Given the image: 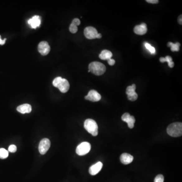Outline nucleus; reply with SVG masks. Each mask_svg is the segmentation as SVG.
<instances>
[{
	"label": "nucleus",
	"mask_w": 182,
	"mask_h": 182,
	"mask_svg": "<svg viewBox=\"0 0 182 182\" xmlns=\"http://www.w3.org/2000/svg\"><path fill=\"white\" fill-rule=\"evenodd\" d=\"M53 85L56 88H58L62 93H66L69 89L70 85L68 81L61 77H57L53 82Z\"/></svg>",
	"instance_id": "nucleus-1"
},
{
	"label": "nucleus",
	"mask_w": 182,
	"mask_h": 182,
	"mask_svg": "<svg viewBox=\"0 0 182 182\" xmlns=\"http://www.w3.org/2000/svg\"><path fill=\"white\" fill-rule=\"evenodd\" d=\"M167 133L170 136L179 137L182 135V124L175 123L170 124L167 127Z\"/></svg>",
	"instance_id": "nucleus-2"
},
{
	"label": "nucleus",
	"mask_w": 182,
	"mask_h": 182,
	"mask_svg": "<svg viewBox=\"0 0 182 182\" xmlns=\"http://www.w3.org/2000/svg\"><path fill=\"white\" fill-rule=\"evenodd\" d=\"M106 66L99 62H91L89 65V70L96 76H101L106 71Z\"/></svg>",
	"instance_id": "nucleus-3"
},
{
	"label": "nucleus",
	"mask_w": 182,
	"mask_h": 182,
	"mask_svg": "<svg viewBox=\"0 0 182 182\" xmlns=\"http://www.w3.org/2000/svg\"><path fill=\"white\" fill-rule=\"evenodd\" d=\"M84 128L93 136H97L98 134V127L97 123L92 119H87L84 123Z\"/></svg>",
	"instance_id": "nucleus-4"
},
{
	"label": "nucleus",
	"mask_w": 182,
	"mask_h": 182,
	"mask_svg": "<svg viewBox=\"0 0 182 182\" xmlns=\"http://www.w3.org/2000/svg\"><path fill=\"white\" fill-rule=\"evenodd\" d=\"M91 148V146L90 144L86 142H84L81 143L77 147L76 149V153L77 155L83 156L88 154L90 151Z\"/></svg>",
	"instance_id": "nucleus-5"
},
{
	"label": "nucleus",
	"mask_w": 182,
	"mask_h": 182,
	"mask_svg": "<svg viewBox=\"0 0 182 182\" xmlns=\"http://www.w3.org/2000/svg\"><path fill=\"white\" fill-rule=\"evenodd\" d=\"M51 143L50 141L47 138H44L40 141L39 146V152L41 154L44 155L47 152L49 149L50 148Z\"/></svg>",
	"instance_id": "nucleus-6"
},
{
	"label": "nucleus",
	"mask_w": 182,
	"mask_h": 182,
	"mask_svg": "<svg viewBox=\"0 0 182 182\" xmlns=\"http://www.w3.org/2000/svg\"><path fill=\"white\" fill-rule=\"evenodd\" d=\"M98 31L97 30L92 26H88L84 30V35L86 38L88 39H95L97 38L98 35Z\"/></svg>",
	"instance_id": "nucleus-7"
},
{
	"label": "nucleus",
	"mask_w": 182,
	"mask_h": 182,
	"mask_svg": "<svg viewBox=\"0 0 182 182\" xmlns=\"http://www.w3.org/2000/svg\"><path fill=\"white\" fill-rule=\"evenodd\" d=\"M38 51L42 55H47L50 51V46L46 41L40 42L38 46Z\"/></svg>",
	"instance_id": "nucleus-8"
},
{
	"label": "nucleus",
	"mask_w": 182,
	"mask_h": 182,
	"mask_svg": "<svg viewBox=\"0 0 182 182\" xmlns=\"http://www.w3.org/2000/svg\"><path fill=\"white\" fill-rule=\"evenodd\" d=\"M85 99L92 102H98L101 100V96L99 93L95 90H91L88 94L85 97Z\"/></svg>",
	"instance_id": "nucleus-9"
},
{
	"label": "nucleus",
	"mask_w": 182,
	"mask_h": 182,
	"mask_svg": "<svg viewBox=\"0 0 182 182\" xmlns=\"http://www.w3.org/2000/svg\"><path fill=\"white\" fill-rule=\"evenodd\" d=\"M121 119L123 121L127 123L129 128H133L134 127L135 120V117L131 116L128 113H125L121 116Z\"/></svg>",
	"instance_id": "nucleus-10"
},
{
	"label": "nucleus",
	"mask_w": 182,
	"mask_h": 182,
	"mask_svg": "<svg viewBox=\"0 0 182 182\" xmlns=\"http://www.w3.org/2000/svg\"><path fill=\"white\" fill-rule=\"evenodd\" d=\"M40 17L38 15H35L32 17L31 18L29 19L28 21V23L32 28H37L39 27L41 23V19Z\"/></svg>",
	"instance_id": "nucleus-11"
},
{
	"label": "nucleus",
	"mask_w": 182,
	"mask_h": 182,
	"mask_svg": "<svg viewBox=\"0 0 182 182\" xmlns=\"http://www.w3.org/2000/svg\"><path fill=\"white\" fill-rule=\"evenodd\" d=\"M103 167V164L101 162H98L96 164L91 166L89 169V173L92 175H96L101 170Z\"/></svg>",
	"instance_id": "nucleus-12"
},
{
	"label": "nucleus",
	"mask_w": 182,
	"mask_h": 182,
	"mask_svg": "<svg viewBox=\"0 0 182 182\" xmlns=\"http://www.w3.org/2000/svg\"><path fill=\"white\" fill-rule=\"evenodd\" d=\"M135 34L138 35H143L147 32V25L145 23H142L140 25L135 26L133 30Z\"/></svg>",
	"instance_id": "nucleus-13"
},
{
	"label": "nucleus",
	"mask_w": 182,
	"mask_h": 182,
	"mask_svg": "<svg viewBox=\"0 0 182 182\" xmlns=\"http://www.w3.org/2000/svg\"><path fill=\"white\" fill-rule=\"evenodd\" d=\"M133 159L132 155L127 153L122 154L120 157V161L124 165H128L133 161Z\"/></svg>",
	"instance_id": "nucleus-14"
},
{
	"label": "nucleus",
	"mask_w": 182,
	"mask_h": 182,
	"mask_svg": "<svg viewBox=\"0 0 182 182\" xmlns=\"http://www.w3.org/2000/svg\"><path fill=\"white\" fill-rule=\"evenodd\" d=\"M31 110H32V108H31V105L28 104H22L18 106L17 108V111L22 114L30 113L31 112Z\"/></svg>",
	"instance_id": "nucleus-15"
},
{
	"label": "nucleus",
	"mask_w": 182,
	"mask_h": 182,
	"mask_svg": "<svg viewBox=\"0 0 182 182\" xmlns=\"http://www.w3.org/2000/svg\"><path fill=\"white\" fill-rule=\"evenodd\" d=\"M99 57V58L101 59L108 60L110 59L112 57V53L109 50H103L101 52Z\"/></svg>",
	"instance_id": "nucleus-16"
},
{
	"label": "nucleus",
	"mask_w": 182,
	"mask_h": 182,
	"mask_svg": "<svg viewBox=\"0 0 182 182\" xmlns=\"http://www.w3.org/2000/svg\"><path fill=\"white\" fill-rule=\"evenodd\" d=\"M159 60L161 63H164L165 62H167L169 64L170 68H173L174 66V63L173 61V59L170 56H167L165 58L164 57H161L159 59Z\"/></svg>",
	"instance_id": "nucleus-17"
},
{
	"label": "nucleus",
	"mask_w": 182,
	"mask_h": 182,
	"mask_svg": "<svg viewBox=\"0 0 182 182\" xmlns=\"http://www.w3.org/2000/svg\"><path fill=\"white\" fill-rule=\"evenodd\" d=\"M167 46L170 47L171 51L178 52L180 50V44L179 43H176L174 44L173 43H171V42H169L167 44Z\"/></svg>",
	"instance_id": "nucleus-18"
},
{
	"label": "nucleus",
	"mask_w": 182,
	"mask_h": 182,
	"mask_svg": "<svg viewBox=\"0 0 182 182\" xmlns=\"http://www.w3.org/2000/svg\"><path fill=\"white\" fill-rule=\"evenodd\" d=\"M136 89V86L135 84H133L132 86H128L126 90V94L127 95H130L133 94L134 93H136L135 90Z\"/></svg>",
	"instance_id": "nucleus-19"
},
{
	"label": "nucleus",
	"mask_w": 182,
	"mask_h": 182,
	"mask_svg": "<svg viewBox=\"0 0 182 182\" xmlns=\"http://www.w3.org/2000/svg\"><path fill=\"white\" fill-rule=\"evenodd\" d=\"M9 153L7 150L4 148H0V158L1 159H5L8 157Z\"/></svg>",
	"instance_id": "nucleus-20"
},
{
	"label": "nucleus",
	"mask_w": 182,
	"mask_h": 182,
	"mask_svg": "<svg viewBox=\"0 0 182 182\" xmlns=\"http://www.w3.org/2000/svg\"><path fill=\"white\" fill-rule=\"evenodd\" d=\"M145 46L146 48L147 49V50H148L151 53V54H155V52H156L155 49L151 46V44H149L148 43H145Z\"/></svg>",
	"instance_id": "nucleus-21"
},
{
	"label": "nucleus",
	"mask_w": 182,
	"mask_h": 182,
	"mask_svg": "<svg viewBox=\"0 0 182 182\" xmlns=\"http://www.w3.org/2000/svg\"><path fill=\"white\" fill-rule=\"evenodd\" d=\"M77 30L78 29H77V26H75L72 23L70 24V26H69V30H70V32L72 34H75L77 31Z\"/></svg>",
	"instance_id": "nucleus-22"
},
{
	"label": "nucleus",
	"mask_w": 182,
	"mask_h": 182,
	"mask_svg": "<svg viewBox=\"0 0 182 182\" xmlns=\"http://www.w3.org/2000/svg\"><path fill=\"white\" fill-rule=\"evenodd\" d=\"M154 182H164V177L162 175H158L155 177Z\"/></svg>",
	"instance_id": "nucleus-23"
},
{
	"label": "nucleus",
	"mask_w": 182,
	"mask_h": 182,
	"mask_svg": "<svg viewBox=\"0 0 182 182\" xmlns=\"http://www.w3.org/2000/svg\"><path fill=\"white\" fill-rule=\"evenodd\" d=\"M128 98L130 101H134L137 99L138 94L136 93H135L133 94L130 95L128 96Z\"/></svg>",
	"instance_id": "nucleus-24"
},
{
	"label": "nucleus",
	"mask_w": 182,
	"mask_h": 182,
	"mask_svg": "<svg viewBox=\"0 0 182 182\" xmlns=\"http://www.w3.org/2000/svg\"><path fill=\"white\" fill-rule=\"evenodd\" d=\"M8 151L11 153H14L17 151V147L15 145H11L8 148Z\"/></svg>",
	"instance_id": "nucleus-25"
},
{
	"label": "nucleus",
	"mask_w": 182,
	"mask_h": 182,
	"mask_svg": "<svg viewBox=\"0 0 182 182\" xmlns=\"http://www.w3.org/2000/svg\"><path fill=\"white\" fill-rule=\"evenodd\" d=\"M72 23L74 24L75 26H78L81 24V21H80V19H78V18H74V19L72 20Z\"/></svg>",
	"instance_id": "nucleus-26"
},
{
	"label": "nucleus",
	"mask_w": 182,
	"mask_h": 182,
	"mask_svg": "<svg viewBox=\"0 0 182 182\" xmlns=\"http://www.w3.org/2000/svg\"><path fill=\"white\" fill-rule=\"evenodd\" d=\"M108 63L109 64V65H111V66H112L113 65H114L115 63V61L113 59H110L108 60Z\"/></svg>",
	"instance_id": "nucleus-27"
},
{
	"label": "nucleus",
	"mask_w": 182,
	"mask_h": 182,
	"mask_svg": "<svg viewBox=\"0 0 182 182\" xmlns=\"http://www.w3.org/2000/svg\"><path fill=\"white\" fill-rule=\"evenodd\" d=\"M146 2L149 3H151V4H157V3H158L159 1L158 0H147Z\"/></svg>",
	"instance_id": "nucleus-28"
},
{
	"label": "nucleus",
	"mask_w": 182,
	"mask_h": 182,
	"mask_svg": "<svg viewBox=\"0 0 182 182\" xmlns=\"http://www.w3.org/2000/svg\"><path fill=\"white\" fill-rule=\"evenodd\" d=\"M6 40V39H5L2 40L1 39V35H0V44H1V45H3V44H5V43Z\"/></svg>",
	"instance_id": "nucleus-29"
},
{
	"label": "nucleus",
	"mask_w": 182,
	"mask_h": 182,
	"mask_svg": "<svg viewBox=\"0 0 182 182\" xmlns=\"http://www.w3.org/2000/svg\"><path fill=\"white\" fill-rule=\"evenodd\" d=\"M178 22H179V24H182V15H180L179 16V19H178Z\"/></svg>",
	"instance_id": "nucleus-30"
},
{
	"label": "nucleus",
	"mask_w": 182,
	"mask_h": 182,
	"mask_svg": "<svg viewBox=\"0 0 182 182\" xmlns=\"http://www.w3.org/2000/svg\"><path fill=\"white\" fill-rule=\"evenodd\" d=\"M101 38H102V35H101V34H98V35H97V39H101Z\"/></svg>",
	"instance_id": "nucleus-31"
}]
</instances>
